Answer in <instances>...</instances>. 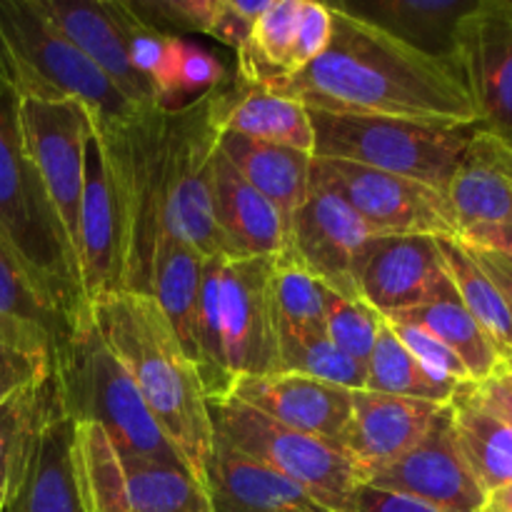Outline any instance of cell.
<instances>
[{"mask_svg":"<svg viewBox=\"0 0 512 512\" xmlns=\"http://www.w3.org/2000/svg\"><path fill=\"white\" fill-rule=\"evenodd\" d=\"M330 10L328 50L270 90L313 113L480 128L478 108L458 63L413 48L343 3H330Z\"/></svg>","mask_w":512,"mask_h":512,"instance_id":"obj_1","label":"cell"},{"mask_svg":"<svg viewBox=\"0 0 512 512\" xmlns=\"http://www.w3.org/2000/svg\"><path fill=\"white\" fill-rule=\"evenodd\" d=\"M90 318L100 340L128 370L168 443L205 485L215 443L210 405L198 370L160 305L153 295L125 290L90 305Z\"/></svg>","mask_w":512,"mask_h":512,"instance_id":"obj_2","label":"cell"},{"mask_svg":"<svg viewBox=\"0 0 512 512\" xmlns=\"http://www.w3.org/2000/svg\"><path fill=\"white\" fill-rule=\"evenodd\" d=\"M275 360V258H205L193 365L208 403L275 373Z\"/></svg>","mask_w":512,"mask_h":512,"instance_id":"obj_3","label":"cell"},{"mask_svg":"<svg viewBox=\"0 0 512 512\" xmlns=\"http://www.w3.org/2000/svg\"><path fill=\"white\" fill-rule=\"evenodd\" d=\"M0 233L33 283L70 325L90 318L75 250L50 205L25 140L20 95L0 73Z\"/></svg>","mask_w":512,"mask_h":512,"instance_id":"obj_4","label":"cell"},{"mask_svg":"<svg viewBox=\"0 0 512 512\" xmlns=\"http://www.w3.org/2000/svg\"><path fill=\"white\" fill-rule=\"evenodd\" d=\"M53 385L65 418L100 425L120 458L188 468L153 420L128 370L100 340L93 318L75 325L55 348Z\"/></svg>","mask_w":512,"mask_h":512,"instance_id":"obj_5","label":"cell"},{"mask_svg":"<svg viewBox=\"0 0 512 512\" xmlns=\"http://www.w3.org/2000/svg\"><path fill=\"white\" fill-rule=\"evenodd\" d=\"M0 73L20 100L80 103L95 128L118 125L135 113L35 0H0Z\"/></svg>","mask_w":512,"mask_h":512,"instance_id":"obj_6","label":"cell"},{"mask_svg":"<svg viewBox=\"0 0 512 512\" xmlns=\"http://www.w3.org/2000/svg\"><path fill=\"white\" fill-rule=\"evenodd\" d=\"M308 113L315 133L313 158L343 160L403 175L443 193L475 133V128H443L408 120L330 115L313 110Z\"/></svg>","mask_w":512,"mask_h":512,"instance_id":"obj_7","label":"cell"},{"mask_svg":"<svg viewBox=\"0 0 512 512\" xmlns=\"http://www.w3.org/2000/svg\"><path fill=\"white\" fill-rule=\"evenodd\" d=\"M208 405L215 438L283 475L325 510L355 512L360 480L340 445L278 425L233 395Z\"/></svg>","mask_w":512,"mask_h":512,"instance_id":"obj_8","label":"cell"},{"mask_svg":"<svg viewBox=\"0 0 512 512\" xmlns=\"http://www.w3.org/2000/svg\"><path fill=\"white\" fill-rule=\"evenodd\" d=\"M75 460L90 512H213L188 468L120 458L100 425L75 423Z\"/></svg>","mask_w":512,"mask_h":512,"instance_id":"obj_9","label":"cell"},{"mask_svg":"<svg viewBox=\"0 0 512 512\" xmlns=\"http://www.w3.org/2000/svg\"><path fill=\"white\" fill-rule=\"evenodd\" d=\"M310 188L343 198L373 235L458 238V223L448 195L418 180L343 160L313 158Z\"/></svg>","mask_w":512,"mask_h":512,"instance_id":"obj_10","label":"cell"},{"mask_svg":"<svg viewBox=\"0 0 512 512\" xmlns=\"http://www.w3.org/2000/svg\"><path fill=\"white\" fill-rule=\"evenodd\" d=\"M75 258L88 308L108 295L128 290V223L95 125L85 140Z\"/></svg>","mask_w":512,"mask_h":512,"instance_id":"obj_11","label":"cell"},{"mask_svg":"<svg viewBox=\"0 0 512 512\" xmlns=\"http://www.w3.org/2000/svg\"><path fill=\"white\" fill-rule=\"evenodd\" d=\"M373 230L358 213L328 190H310L288 223V243L280 258L298 265L323 288L360 300L358 268Z\"/></svg>","mask_w":512,"mask_h":512,"instance_id":"obj_12","label":"cell"},{"mask_svg":"<svg viewBox=\"0 0 512 512\" xmlns=\"http://www.w3.org/2000/svg\"><path fill=\"white\" fill-rule=\"evenodd\" d=\"M440 238L375 235L358 268V295L385 320L453 293Z\"/></svg>","mask_w":512,"mask_h":512,"instance_id":"obj_13","label":"cell"},{"mask_svg":"<svg viewBox=\"0 0 512 512\" xmlns=\"http://www.w3.org/2000/svg\"><path fill=\"white\" fill-rule=\"evenodd\" d=\"M20 118L45 193L75 250L80 198H83L85 140L93 130V118L83 105L68 100L65 103L20 100Z\"/></svg>","mask_w":512,"mask_h":512,"instance_id":"obj_14","label":"cell"},{"mask_svg":"<svg viewBox=\"0 0 512 512\" xmlns=\"http://www.w3.org/2000/svg\"><path fill=\"white\" fill-rule=\"evenodd\" d=\"M455 63L480 128L512 143V3L478 0L455 35Z\"/></svg>","mask_w":512,"mask_h":512,"instance_id":"obj_15","label":"cell"},{"mask_svg":"<svg viewBox=\"0 0 512 512\" xmlns=\"http://www.w3.org/2000/svg\"><path fill=\"white\" fill-rule=\"evenodd\" d=\"M365 485L408 495L440 512H480L488 503L455 438L450 403L410 453L370 475Z\"/></svg>","mask_w":512,"mask_h":512,"instance_id":"obj_16","label":"cell"},{"mask_svg":"<svg viewBox=\"0 0 512 512\" xmlns=\"http://www.w3.org/2000/svg\"><path fill=\"white\" fill-rule=\"evenodd\" d=\"M445 405L398 395L353 390L350 420L340 448L353 463L360 485L378 470L403 458L433 428Z\"/></svg>","mask_w":512,"mask_h":512,"instance_id":"obj_17","label":"cell"},{"mask_svg":"<svg viewBox=\"0 0 512 512\" xmlns=\"http://www.w3.org/2000/svg\"><path fill=\"white\" fill-rule=\"evenodd\" d=\"M3 512H90L75 460V423L58 398L5 490Z\"/></svg>","mask_w":512,"mask_h":512,"instance_id":"obj_18","label":"cell"},{"mask_svg":"<svg viewBox=\"0 0 512 512\" xmlns=\"http://www.w3.org/2000/svg\"><path fill=\"white\" fill-rule=\"evenodd\" d=\"M230 395L278 425L335 445H340L348 428L353 400V390L290 373L240 378Z\"/></svg>","mask_w":512,"mask_h":512,"instance_id":"obj_19","label":"cell"},{"mask_svg":"<svg viewBox=\"0 0 512 512\" xmlns=\"http://www.w3.org/2000/svg\"><path fill=\"white\" fill-rule=\"evenodd\" d=\"M35 5L135 110L160 108L153 83L130 65L108 0H35Z\"/></svg>","mask_w":512,"mask_h":512,"instance_id":"obj_20","label":"cell"},{"mask_svg":"<svg viewBox=\"0 0 512 512\" xmlns=\"http://www.w3.org/2000/svg\"><path fill=\"white\" fill-rule=\"evenodd\" d=\"M445 195L458 223V238L480 225L512 223V143L475 128Z\"/></svg>","mask_w":512,"mask_h":512,"instance_id":"obj_21","label":"cell"},{"mask_svg":"<svg viewBox=\"0 0 512 512\" xmlns=\"http://www.w3.org/2000/svg\"><path fill=\"white\" fill-rule=\"evenodd\" d=\"M213 218L230 258H280L288 220L228 160H213Z\"/></svg>","mask_w":512,"mask_h":512,"instance_id":"obj_22","label":"cell"},{"mask_svg":"<svg viewBox=\"0 0 512 512\" xmlns=\"http://www.w3.org/2000/svg\"><path fill=\"white\" fill-rule=\"evenodd\" d=\"M215 125L220 133L265 145H283L313 155L315 133L310 113L298 100L280 95L278 90L225 80L215 90Z\"/></svg>","mask_w":512,"mask_h":512,"instance_id":"obj_23","label":"cell"},{"mask_svg":"<svg viewBox=\"0 0 512 512\" xmlns=\"http://www.w3.org/2000/svg\"><path fill=\"white\" fill-rule=\"evenodd\" d=\"M213 512H330L305 490L215 438L205 470Z\"/></svg>","mask_w":512,"mask_h":512,"instance_id":"obj_24","label":"cell"},{"mask_svg":"<svg viewBox=\"0 0 512 512\" xmlns=\"http://www.w3.org/2000/svg\"><path fill=\"white\" fill-rule=\"evenodd\" d=\"M218 153L270 200L288 220L310 195L313 155L283 145H265L233 133L218 135Z\"/></svg>","mask_w":512,"mask_h":512,"instance_id":"obj_25","label":"cell"},{"mask_svg":"<svg viewBox=\"0 0 512 512\" xmlns=\"http://www.w3.org/2000/svg\"><path fill=\"white\" fill-rule=\"evenodd\" d=\"M343 5L413 48L455 63V35L478 0H363Z\"/></svg>","mask_w":512,"mask_h":512,"instance_id":"obj_26","label":"cell"},{"mask_svg":"<svg viewBox=\"0 0 512 512\" xmlns=\"http://www.w3.org/2000/svg\"><path fill=\"white\" fill-rule=\"evenodd\" d=\"M0 328L35 353L53 358L73 330L45 300L13 245L0 233Z\"/></svg>","mask_w":512,"mask_h":512,"instance_id":"obj_27","label":"cell"},{"mask_svg":"<svg viewBox=\"0 0 512 512\" xmlns=\"http://www.w3.org/2000/svg\"><path fill=\"white\" fill-rule=\"evenodd\" d=\"M205 255L178 235H160L150 268V295L168 318L180 345L193 360Z\"/></svg>","mask_w":512,"mask_h":512,"instance_id":"obj_28","label":"cell"},{"mask_svg":"<svg viewBox=\"0 0 512 512\" xmlns=\"http://www.w3.org/2000/svg\"><path fill=\"white\" fill-rule=\"evenodd\" d=\"M300 5L303 0H270L268 10L255 20L248 40L235 50L238 80L255 88H278L298 75Z\"/></svg>","mask_w":512,"mask_h":512,"instance_id":"obj_29","label":"cell"},{"mask_svg":"<svg viewBox=\"0 0 512 512\" xmlns=\"http://www.w3.org/2000/svg\"><path fill=\"white\" fill-rule=\"evenodd\" d=\"M453 430L460 450L473 470L485 495L512 483V425L495 418L468 393V385L458 388L450 400Z\"/></svg>","mask_w":512,"mask_h":512,"instance_id":"obj_30","label":"cell"},{"mask_svg":"<svg viewBox=\"0 0 512 512\" xmlns=\"http://www.w3.org/2000/svg\"><path fill=\"white\" fill-rule=\"evenodd\" d=\"M388 320L420 325L423 330L433 333L440 343L448 345L463 360L473 383H483V380H488L490 375H495L503 368V358H500L495 343L475 323L473 315L465 310V305L460 303L455 290L450 295H445V298L423 305V308L408 310V313H400Z\"/></svg>","mask_w":512,"mask_h":512,"instance_id":"obj_31","label":"cell"},{"mask_svg":"<svg viewBox=\"0 0 512 512\" xmlns=\"http://www.w3.org/2000/svg\"><path fill=\"white\" fill-rule=\"evenodd\" d=\"M440 250H443L445 268H448L455 295L473 315L475 323L488 333L505 365L512 355V310L498 293L493 280L475 263L463 240L440 238Z\"/></svg>","mask_w":512,"mask_h":512,"instance_id":"obj_32","label":"cell"},{"mask_svg":"<svg viewBox=\"0 0 512 512\" xmlns=\"http://www.w3.org/2000/svg\"><path fill=\"white\" fill-rule=\"evenodd\" d=\"M365 390L438 405H448L453 395L458 393V388L438 383L425 373L423 365L400 343L388 320H385L383 330L373 345V353L365 363Z\"/></svg>","mask_w":512,"mask_h":512,"instance_id":"obj_33","label":"cell"},{"mask_svg":"<svg viewBox=\"0 0 512 512\" xmlns=\"http://www.w3.org/2000/svg\"><path fill=\"white\" fill-rule=\"evenodd\" d=\"M275 373L303 375L345 390H365V365L340 353L328 335L278 333Z\"/></svg>","mask_w":512,"mask_h":512,"instance_id":"obj_34","label":"cell"},{"mask_svg":"<svg viewBox=\"0 0 512 512\" xmlns=\"http://www.w3.org/2000/svg\"><path fill=\"white\" fill-rule=\"evenodd\" d=\"M55 398L58 395L50 373V378L38 388H30L0 403V495H5L10 480L18 473L40 423L55 405Z\"/></svg>","mask_w":512,"mask_h":512,"instance_id":"obj_35","label":"cell"},{"mask_svg":"<svg viewBox=\"0 0 512 512\" xmlns=\"http://www.w3.org/2000/svg\"><path fill=\"white\" fill-rule=\"evenodd\" d=\"M275 315L278 333H325V288L283 258H275Z\"/></svg>","mask_w":512,"mask_h":512,"instance_id":"obj_36","label":"cell"},{"mask_svg":"<svg viewBox=\"0 0 512 512\" xmlns=\"http://www.w3.org/2000/svg\"><path fill=\"white\" fill-rule=\"evenodd\" d=\"M385 318L363 300H350L325 288V335L355 363H368Z\"/></svg>","mask_w":512,"mask_h":512,"instance_id":"obj_37","label":"cell"},{"mask_svg":"<svg viewBox=\"0 0 512 512\" xmlns=\"http://www.w3.org/2000/svg\"><path fill=\"white\" fill-rule=\"evenodd\" d=\"M135 15L165 35H208L215 15V0H125Z\"/></svg>","mask_w":512,"mask_h":512,"instance_id":"obj_38","label":"cell"},{"mask_svg":"<svg viewBox=\"0 0 512 512\" xmlns=\"http://www.w3.org/2000/svg\"><path fill=\"white\" fill-rule=\"evenodd\" d=\"M388 323L390 328L395 330V335L400 338V343H403L405 348H408V353L423 365V370L430 378H435L443 385H453V388L473 383L463 360H460L448 345L440 343L433 333L423 330L420 325L400 323V320H388Z\"/></svg>","mask_w":512,"mask_h":512,"instance_id":"obj_39","label":"cell"},{"mask_svg":"<svg viewBox=\"0 0 512 512\" xmlns=\"http://www.w3.org/2000/svg\"><path fill=\"white\" fill-rule=\"evenodd\" d=\"M53 373V358L25 348L0 328V403L38 388Z\"/></svg>","mask_w":512,"mask_h":512,"instance_id":"obj_40","label":"cell"},{"mask_svg":"<svg viewBox=\"0 0 512 512\" xmlns=\"http://www.w3.org/2000/svg\"><path fill=\"white\" fill-rule=\"evenodd\" d=\"M270 0H215L210 38L238 50L248 40L255 20L268 10Z\"/></svg>","mask_w":512,"mask_h":512,"instance_id":"obj_41","label":"cell"},{"mask_svg":"<svg viewBox=\"0 0 512 512\" xmlns=\"http://www.w3.org/2000/svg\"><path fill=\"white\" fill-rule=\"evenodd\" d=\"M330 38H333V10H330V5L303 0V5H300L298 48H295L298 73L328 50Z\"/></svg>","mask_w":512,"mask_h":512,"instance_id":"obj_42","label":"cell"},{"mask_svg":"<svg viewBox=\"0 0 512 512\" xmlns=\"http://www.w3.org/2000/svg\"><path fill=\"white\" fill-rule=\"evenodd\" d=\"M468 393L478 405H483L495 418L512 425V380L503 368L483 383H468Z\"/></svg>","mask_w":512,"mask_h":512,"instance_id":"obj_43","label":"cell"},{"mask_svg":"<svg viewBox=\"0 0 512 512\" xmlns=\"http://www.w3.org/2000/svg\"><path fill=\"white\" fill-rule=\"evenodd\" d=\"M355 512H440L438 508L408 495L390 493V490L373 488V485H360L355 495Z\"/></svg>","mask_w":512,"mask_h":512,"instance_id":"obj_44","label":"cell"},{"mask_svg":"<svg viewBox=\"0 0 512 512\" xmlns=\"http://www.w3.org/2000/svg\"><path fill=\"white\" fill-rule=\"evenodd\" d=\"M465 248L470 250V255L475 258V263L483 268V273L493 280V285L498 288V293L503 295V300L512 310V255L500 253V250L475 248V245H468V243H465Z\"/></svg>","mask_w":512,"mask_h":512,"instance_id":"obj_45","label":"cell"},{"mask_svg":"<svg viewBox=\"0 0 512 512\" xmlns=\"http://www.w3.org/2000/svg\"><path fill=\"white\" fill-rule=\"evenodd\" d=\"M460 240L475 248L500 250V253L512 255V223L503 225H480V228L465 230Z\"/></svg>","mask_w":512,"mask_h":512,"instance_id":"obj_46","label":"cell"},{"mask_svg":"<svg viewBox=\"0 0 512 512\" xmlns=\"http://www.w3.org/2000/svg\"><path fill=\"white\" fill-rule=\"evenodd\" d=\"M485 510H490V512H512V483L505 485V488L493 490V493L488 495Z\"/></svg>","mask_w":512,"mask_h":512,"instance_id":"obj_47","label":"cell"},{"mask_svg":"<svg viewBox=\"0 0 512 512\" xmlns=\"http://www.w3.org/2000/svg\"><path fill=\"white\" fill-rule=\"evenodd\" d=\"M503 368H505V370H512V355H510V360H508V363L503 365Z\"/></svg>","mask_w":512,"mask_h":512,"instance_id":"obj_48","label":"cell"},{"mask_svg":"<svg viewBox=\"0 0 512 512\" xmlns=\"http://www.w3.org/2000/svg\"><path fill=\"white\" fill-rule=\"evenodd\" d=\"M0 512H3V495H0Z\"/></svg>","mask_w":512,"mask_h":512,"instance_id":"obj_49","label":"cell"},{"mask_svg":"<svg viewBox=\"0 0 512 512\" xmlns=\"http://www.w3.org/2000/svg\"><path fill=\"white\" fill-rule=\"evenodd\" d=\"M503 370H505V368H503ZM505 373H508V378L512 380V370H505Z\"/></svg>","mask_w":512,"mask_h":512,"instance_id":"obj_50","label":"cell"},{"mask_svg":"<svg viewBox=\"0 0 512 512\" xmlns=\"http://www.w3.org/2000/svg\"><path fill=\"white\" fill-rule=\"evenodd\" d=\"M480 512H490V510H480Z\"/></svg>","mask_w":512,"mask_h":512,"instance_id":"obj_51","label":"cell"}]
</instances>
